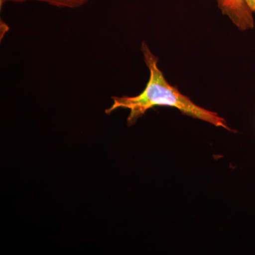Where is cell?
Listing matches in <instances>:
<instances>
[{"mask_svg": "<svg viewBox=\"0 0 255 255\" xmlns=\"http://www.w3.org/2000/svg\"><path fill=\"white\" fill-rule=\"evenodd\" d=\"M141 51L144 62L150 71V78L145 90L135 97H112L113 105L106 110V114H111L119 109L130 110L127 124L131 127L150 109L162 106L171 107L192 118L231 130L225 119L219 114L196 105L189 97L182 95L177 88L169 85L159 68V58L152 53L145 42L142 43Z\"/></svg>", "mask_w": 255, "mask_h": 255, "instance_id": "6da1fadb", "label": "cell"}, {"mask_svg": "<svg viewBox=\"0 0 255 255\" xmlns=\"http://www.w3.org/2000/svg\"><path fill=\"white\" fill-rule=\"evenodd\" d=\"M219 8L238 28L243 31L254 27L253 11L245 0H215Z\"/></svg>", "mask_w": 255, "mask_h": 255, "instance_id": "7a4b0ae2", "label": "cell"}, {"mask_svg": "<svg viewBox=\"0 0 255 255\" xmlns=\"http://www.w3.org/2000/svg\"><path fill=\"white\" fill-rule=\"evenodd\" d=\"M90 0H0V6H3L7 2L23 3L27 1H39L46 3L50 6L58 8L77 9L86 4Z\"/></svg>", "mask_w": 255, "mask_h": 255, "instance_id": "3957f363", "label": "cell"}, {"mask_svg": "<svg viewBox=\"0 0 255 255\" xmlns=\"http://www.w3.org/2000/svg\"><path fill=\"white\" fill-rule=\"evenodd\" d=\"M245 1L253 13H255V0H245Z\"/></svg>", "mask_w": 255, "mask_h": 255, "instance_id": "277c9868", "label": "cell"}]
</instances>
